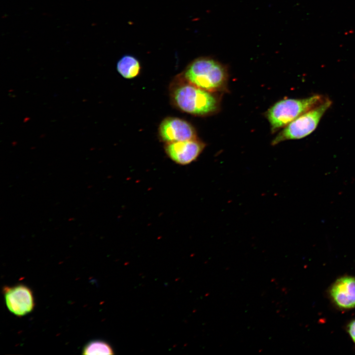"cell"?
<instances>
[{
  "label": "cell",
  "mask_w": 355,
  "mask_h": 355,
  "mask_svg": "<svg viewBox=\"0 0 355 355\" xmlns=\"http://www.w3.org/2000/svg\"><path fill=\"white\" fill-rule=\"evenodd\" d=\"M158 134L161 140L165 143L197 138L196 130L190 123L175 117H168L162 120L159 127Z\"/></svg>",
  "instance_id": "52a82bcc"
},
{
  "label": "cell",
  "mask_w": 355,
  "mask_h": 355,
  "mask_svg": "<svg viewBox=\"0 0 355 355\" xmlns=\"http://www.w3.org/2000/svg\"><path fill=\"white\" fill-rule=\"evenodd\" d=\"M182 78L193 85L214 93L225 89L228 73L227 67L217 60L209 57H201L187 66Z\"/></svg>",
  "instance_id": "7a4b0ae2"
},
{
  "label": "cell",
  "mask_w": 355,
  "mask_h": 355,
  "mask_svg": "<svg viewBox=\"0 0 355 355\" xmlns=\"http://www.w3.org/2000/svg\"><path fill=\"white\" fill-rule=\"evenodd\" d=\"M205 143L198 138L165 143V151L174 162L180 165L195 161L205 147Z\"/></svg>",
  "instance_id": "8992f818"
},
{
  "label": "cell",
  "mask_w": 355,
  "mask_h": 355,
  "mask_svg": "<svg viewBox=\"0 0 355 355\" xmlns=\"http://www.w3.org/2000/svg\"><path fill=\"white\" fill-rule=\"evenodd\" d=\"M323 100L321 96L316 95L304 99H285L276 102L266 112L272 132L285 127Z\"/></svg>",
  "instance_id": "3957f363"
},
{
  "label": "cell",
  "mask_w": 355,
  "mask_h": 355,
  "mask_svg": "<svg viewBox=\"0 0 355 355\" xmlns=\"http://www.w3.org/2000/svg\"><path fill=\"white\" fill-rule=\"evenodd\" d=\"M83 355H112L113 350L106 342L102 340H93L83 347Z\"/></svg>",
  "instance_id": "30bf717a"
},
{
  "label": "cell",
  "mask_w": 355,
  "mask_h": 355,
  "mask_svg": "<svg viewBox=\"0 0 355 355\" xmlns=\"http://www.w3.org/2000/svg\"><path fill=\"white\" fill-rule=\"evenodd\" d=\"M170 95L175 106L190 114L207 116L216 113L219 109L220 101L216 95L193 85L182 78L173 85Z\"/></svg>",
  "instance_id": "6da1fadb"
},
{
  "label": "cell",
  "mask_w": 355,
  "mask_h": 355,
  "mask_svg": "<svg viewBox=\"0 0 355 355\" xmlns=\"http://www.w3.org/2000/svg\"><path fill=\"white\" fill-rule=\"evenodd\" d=\"M348 331L355 343V320L352 321L348 326Z\"/></svg>",
  "instance_id": "8fae6325"
},
{
  "label": "cell",
  "mask_w": 355,
  "mask_h": 355,
  "mask_svg": "<svg viewBox=\"0 0 355 355\" xmlns=\"http://www.w3.org/2000/svg\"><path fill=\"white\" fill-rule=\"evenodd\" d=\"M5 304L9 312L22 317L31 313L35 307L33 292L27 286L19 284L3 288Z\"/></svg>",
  "instance_id": "5b68a950"
},
{
  "label": "cell",
  "mask_w": 355,
  "mask_h": 355,
  "mask_svg": "<svg viewBox=\"0 0 355 355\" xmlns=\"http://www.w3.org/2000/svg\"><path fill=\"white\" fill-rule=\"evenodd\" d=\"M330 295L340 308L350 309L355 307V277H342L331 286Z\"/></svg>",
  "instance_id": "ba28073f"
},
{
  "label": "cell",
  "mask_w": 355,
  "mask_h": 355,
  "mask_svg": "<svg viewBox=\"0 0 355 355\" xmlns=\"http://www.w3.org/2000/svg\"><path fill=\"white\" fill-rule=\"evenodd\" d=\"M116 68L124 78L132 79L139 75L141 67L139 61L135 57L125 55L117 62Z\"/></svg>",
  "instance_id": "9c48e42d"
},
{
  "label": "cell",
  "mask_w": 355,
  "mask_h": 355,
  "mask_svg": "<svg viewBox=\"0 0 355 355\" xmlns=\"http://www.w3.org/2000/svg\"><path fill=\"white\" fill-rule=\"evenodd\" d=\"M331 101L326 99L314 108L300 115L280 132L272 141V145L286 140L303 138L317 128L321 118L330 107Z\"/></svg>",
  "instance_id": "277c9868"
}]
</instances>
